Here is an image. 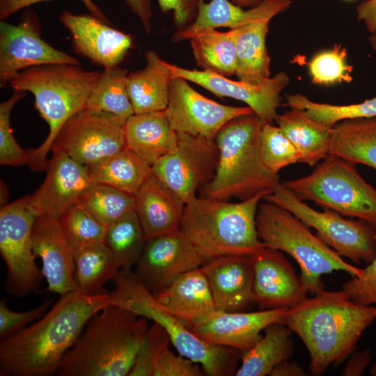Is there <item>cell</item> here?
I'll use <instances>...</instances> for the list:
<instances>
[{
  "label": "cell",
  "mask_w": 376,
  "mask_h": 376,
  "mask_svg": "<svg viewBox=\"0 0 376 376\" xmlns=\"http://www.w3.org/2000/svg\"><path fill=\"white\" fill-rule=\"evenodd\" d=\"M127 148L152 166L175 150L178 133L166 110L133 114L123 125Z\"/></svg>",
  "instance_id": "cell-27"
},
{
  "label": "cell",
  "mask_w": 376,
  "mask_h": 376,
  "mask_svg": "<svg viewBox=\"0 0 376 376\" xmlns=\"http://www.w3.org/2000/svg\"><path fill=\"white\" fill-rule=\"evenodd\" d=\"M170 337L165 329L153 322L148 329L128 376H153L158 359L170 347Z\"/></svg>",
  "instance_id": "cell-44"
},
{
  "label": "cell",
  "mask_w": 376,
  "mask_h": 376,
  "mask_svg": "<svg viewBox=\"0 0 376 376\" xmlns=\"http://www.w3.org/2000/svg\"><path fill=\"white\" fill-rule=\"evenodd\" d=\"M25 95L23 91H15L0 104V164L7 166L26 164V152L16 141L10 124L11 111L16 102Z\"/></svg>",
  "instance_id": "cell-43"
},
{
  "label": "cell",
  "mask_w": 376,
  "mask_h": 376,
  "mask_svg": "<svg viewBox=\"0 0 376 376\" xmlns=\"http://www.w3.org/2000/svg\"><path fill=\"white\" fill-rule=\"evenodd\" d=\"M126 148L123 125L85 107L65 123L51 150L91 166Z\"/></svg>",
  "instance_id": "cell-13"
},
{
  "label": "cell",
  "mask_w": 376,
  "mask_h": 376,
  "mask_svg": "<svg viewBox=\"0 0 376 376\" xmlns=\"http://www.w3.org/2000/svg\"><path fill=\"white\" fill-rule=\"evenodd\" d=\"M262 159L274 173L292 164L300 162L301 155L278 126L264 123L260 134Z\"/></svg>",
  "instance_id": "cell-42"
},
{
  "label": "cell",
  "mask_w": 376,
  "mask_h": 376,
  "mask_svg": "<svg viewBox=\"0 0 376 376\" xmlns=\"http://www.w3.org/2000/svg\"><path fill=\"white\" fill-rule=\"evenodd\" d=\"M189 40L195 61L203 70L227 77L235 75L237 57L231 29L226 32L205 29Z\"/></svg>",
  "instance_id": "cell-36"
},
{
  "label": "cell",
  "mask_w": 376,
  "mask_h": 376,
  "mask_svg": "<svg viewBox=\"0 0 376 376\" xmlns=\"http://www.w3.org/2000/svg\"><path fill=\"white\" fill-rule=\"evenodd\" d=\"M146 242L134 211L107 227L104 243L116 257L120 269L131 270L137 264Z\"/></svg>",
  "instance_id": "cell-37"
},
{
  "label": "cell",
  "mask_w": 376,
  "mask_h": 376,
  "mask_svg": "<svg viewBox=\"0 0 376 376\" xmlns=\"http://www.w3.org/2000/svg\"><path fill=\"white\" fill-rule=\"evenodd\" d=\"M268 26L269 22H256L231 29L239 80L258 85L271 77V58L266 45Z\"/></svg>",
  "instance_id": "cell-30"
},
{
  "label": "cell",
  "mask_w": 376,
  "mask_h": 376,
  "mask_svg": "<svg viewBox=\"0 0 376 376\" xmlns=\"http://www.w3.org/2000/svg\"><path fill=\"white\" fill-rule=\"evenodd\" d=\"M292 0H264L256 7L244 9L230 0H211L199 3L195 20L187 28L177 31L172 36L173 42L190 40L198 32L221 27L230 29L252 23L269 22L273 17L288 10Z\"/></svg>",
  "instance_id": "cell-24"
},
{
  "label": "cell",
  "mask_w": 376,
  "mask_h": 376,
  "mask_svg": "<svg viewBox=\"0 0 376 376\" xmlns=\"http://www.w3.org/2000/svg\"><path fill=\"white\" fill-rule=\"evenodd\" d=\"M154 295L163 309L188 328L217 309L202 267L181 274Z\"/></svg>",
  "instance_id": "cell-25"
},
{
  "label": "cell",
  "mask_w": 376,
  "mask_h": 376,
  "mask_svg": "<svg viewBox=\"0 0 376 376\" xmlns=\"http://www.w3.org/2000/svg\"><path fill=\"white\" fill-rule=\"evenodd\" d=\"M112 281L114 288L109 292L110 304L160 325L178 353L199 363L207 375L227 376L236 373L242 352L209 343L198 337L180 320L163 309L154 294L131 270L120 269Z\"/></svg>",
  "instance_id": "cell-8"
},
{
  "label": "cell",
  "mask_w": 376,
  "mask_h": 376,
  "mask_svg": "<svg viewBox=\"0 0 376 376\" xmlns=\"http://www.w3.org/2000/svg\"><path fill=\"white\" fill-rule=\"evenodd\" d=\"M51 0H0V19L4 20L18 10L41 1ZM81 1L93 15L107 22V19L101 10L92 0H79Z\"/></svg>",
  "instance_id": "cell-49"
},
{
  "label": "cell",
  "mask_w": 376,
  "mask_h": 376,
  "mask_svg": "<svg viewBox=\"0 0 376 376\" xmlns=\"http://www.w3.org/2000/svg\"><path fill=\"white\" fill-rule=\"evenodd\" d=\"M263 200L274 203L301 220L342 257L359 265L370 263L376 255V226L359 219H345L328 209L318 211L298 198L283 183L278 184Z\"/></svg>",
  "instance_id": "cell-10"
},
{
  "label": "cell",
  "mask_w": 376,
  "mask_h": 376,
  "mask_svg": "<svg viewBox=\"0 0 376 376\" xmlns=\"http://www.w3.org/2000/svg\"><path fill=\"white\" fill-rule=\"evenodd\" d=\"M146 65L127 76V92L135 114L166 110L172 75L154 51L145 54Z\"/></svg>",
  "instance_id": "cell-28"
},
{
  "label": "cell",
  "mask_w": 376,
  "mask_h": 376,
  "mask_svg": "<svg viewBox=\"0 0 376 376\" xmlns=\"http://www.w3.org/2000/svg\"><path fill=\"white\" fill-rule=\"evenodd\" d=\"M88 169L94 184L109 185L132 195L152 174V166L127 148Z\"/></svg>",
  "instance_id": "cell-34"
},
{
  "label": "cell",
  "mask_w": 376,
  "mask_h": 376,
  "mask_svg": "<svg viewBox=\"0 0 376 376\" xmlns=\"http://www.w3.org/2000/svg\"><path fill=\"white\" fill-rule=\"evenodd\" d=\"M47 64L79 65V62L42 40L39 26L31 16L16 25L1 20V87L9 84L24 69Z\"/></svg>",
  "instance_id": "cell-15"
},
{
  "label": "cell",
  "mask_w": 376,
  "mask_h": 376,
  "mask_svg": "<svg viewBox=\"0 0 376 376\" xmlns=\"http://www.w3.org/2000/svg\"><path fill=\"white\" fill-rule=\"evenodd\" d=\"M285 359L274 367L270 376H306V373L299 363Z\"/></svg>",
  "instance_id": "cell-53"
},
{
  "label": "cell",
  "mask_w": 376,
  "mask_h": 376,
  "mask_svg": "<svg viewBox=\"0 0 376 376\" xmlns=\"http://www.w3.org/2000/svg\"><path fill=\"white\" fill-rule=\"evenodd\" d=\"M357 19L363 21L367 31L370 33L376 31V0H366L356 8Z\"/></svg>",
  "instance_id": "cell-52"
},
{
  "label": "cell",
  "mask_w": 376,
  "mask_h": 376,
  "mask_svg": "<svg viewBox=\"0 0 376 376\" xmlns=\"http://www.w3.org/2000/svg\"><path fill=\"white\" fill-rule=\"evenodd\" d=\"M342 290L359 304H376V255L361 275L352 276L342 284Z\"/></svg>",
  "instance_id": "cell-46"
},
{
  "label": "cell",
  "mask_w": 376,
  "mask_h": 376,
  "mask_svg": "<svg viewBox=\"0 0 376 376\" xmlns=\"http://www.w3.org/2000/svg\"><path fill=\"white\" fill-rule=\"evenodd\" d=\"M58 220L73 250L105 242L107 227L78 203L72 206Z\"/></svg>",
  "instance_id": "cell-40"
},
{
  "label": "cell",
  "mask_w": 376,
  "mask_h": 376,
  "mask_svg": "<svg viewBox=\"0 0 376 376\" xmlns=\"http://www.w3.org/2000/svg\"><path fill=\"white\" fill-rule=\"evenodd\" d=\"M100 75L79 65L47 64L24 69L10 80L15 91L33 95L36 108L49 128L40 146L26 150V164L33 171L47 169V156L56 137L65 123L85 108Z\"/></svg>",
  "instance_id": "cell-5"
},
{
  "label": "cell",
  "mask_w": 376,
  "mask_h": 376,
  "mask_svg": "<svg viewBox=\"0 0 376 376\" xmlns=\"http://www.w3.org/2000/svg\"><path fill=\"white\" fill-rule=\"evenodd\" d=\"M329 154L376 170V117L347 119L334 125Z\"/></svg>",
  "instance_id": "cell-31"
},
{
  "label": "cell",
  "mask_w": 376,
  "mask_h": 376,
  "mask_svg": "<svg viewBox=\"0 0 376 376\" xmlns=\"http://www.w3.org/2000/svg\"><path fill=\"white\" fill-rule=\"evenodd\" d=\"M127 70L118 65L104 68L88 98L86 108L124 125L134 114L127 88Z\"/></svg>",
  "instance_id": "cell-33"
},
{
  "label": "cell",
  "mask_w": 376,
  "mask_h": 376,
  "mask_svg": "<svg viewBox=\"0 0 376 376\" xmlns=\"http://www.w3.org/2000/svg\"><path fill=\"white\" fill-rule=\"evenodd\" d=\"M202 268L217 310L244 311L255 304L253 267L250 256L217 257L206 262Z\"/></svg>",
  "instance_id": "cell-23"
},
{
  "label": "cell",
  "mask_w": 376,
  "mask_h": 376,
  "mask_svg": "<svg viewBox=\"0 0 376 376\" xmlns=\"http://www.w3.org/2000/svg\"><path fill=\"white\" fill-rule=\"evenodd\" d=\"M264 123L252 113L231 120L219 131L217 165L211 180L199 190L201 197L244 201L267 195L280 183L279 174L262 159L260 134Z\"/></svg>",
  "instance_id": "cell-4"
},
{
  "label": "cell",
  "mask_w": 376,
  "mask_h": 376,
  "mask_svg": "<svg viewBox=\"0 0 376 376\" xmlns=\"http://www.w3.org/2000/svg\"><path fill=\"white\" fill-rule=\"evenodd\" d=\"M353 164L329 154L311 174L283 184L301 201L376 226V189Z\"/></svg>",
  "instance_id": "cell-9"
},
{
  "label": "cell",
  "mask_w": 376,
  "mask_h": 376,
  "mask_svg": "<svg viewBox=\"0 0 376 376\" xmlns=\"http://www.w3.org/2000/svg\"><path fill=\"white\" fill-rule=\"evenodd\" d=\"M376 320V307L353 301L342 290L324 289L286 310L281 321L301 340L312 375L340 366L356 350L363 331Z\"/></svg>",
  "instance_id": "cell-2"
},
{
  "label": "cell",
  "mask_w": 376,
  "mask_h": 376,
  "mask_svg": "<svg viewBox=\"0 0 376 376\" xmlns=\"http://www.w3.org/2000/svg\"><path fill=\"white\" fill-rule=\"evenodd\" d=\"M146 241L180 230L185 203L153 173L134 195Z\"/></svg>",
  "instance_id": "cell-26"
},
{
  "label": "cell",
  "mask_w": 376,
  "mask_h": 376,
  "mask_svg": "<svg viewBox=\"0 0 376 376\" xmlns=\"http://www.w3.org/2000/svg\"><path fill=\"white\" fill-rule=\"evenodd\" d=\"M202 371L198 363L166 349L158 359L153 370V376H201Z\"/></svg>",
  "instance_id": "cell-47"
},
{
  "label": "cell",
  "mask_w": 376,
  "mask_h": 376,
  "mask_svg": "<svg viewBox=\"0 0 376 376\" xmlns=\"http://www.w3.org/2000/svg\"><path fill=\"white\" fill-rule=\"evenodd\" d=\"M286 100L290 109L304 110L311 118L330 127L347 119L376 117V96L347 105L318 103L300 93L288 95Z\"/></svg>",
  "instance_id": "cell-39"
},
{
  "label": "cell",
  "mask_w": 376,
  "mask_h": 376,
  "mask_svg": "<svg viewBox=\"0 0 376 376\" xmlns=\"http://www.w3.org/2000/svg\"><path fill=\"white\" fill-rule=\"evenodd\" d=\"M73 252L76 290L86 295L107 291L104 285L113 279L120 267L105 243L83 246Z\"/></svg>",
  "instance_id": "cell-35"
},
{
  "label": "cell",
  "mask_w": 376,
  "mask_h": 376,
  "mask_svg": "<svg viewBox=\"0 0 376 376\" xmlns=\"http://www.w3.org/2000/svg\"><path fill=\"white\" fill-rule=\"evenodd\" d=\"M59 19L72 36L75 50L104 68L118 65L132 47L130 35L108 26L94 15L63 10Z\"/></svg>",
  "instance_id": "cell-21"
},
{
  "label": "cell",
  "mask_w": 376,
  "mask_h": 376,
  "mask_svg": "<svg viewBox=\"0 0 376 376\" xmlns=\"http://www.w3.org/2000/svg\"><path fill=\"white\" fill-rule=\"evenodd\" d=\"M7 299L0 300V339L8 338L32 324L44 315L52 306L54 298L46 299L40 305L24 312L11 310L6 304Z\"/></svg>",
  "instance_id": "cell-45"
},
{
  "label": "cell",
  "mask_w": 376,
  "mask_h": 376,
  "mask_svg": "<svg viewBox=\"0 0 376 376\" xmlns=\"http://www.w3.org/2000/svg\"><path fill=\"white\" fill-rule=\"evenodd\" d=\"M166 65L172 76L198 84L217 97L242 101L251 107L260 119L269 123L275 120L280 105L281 93L290 81L287 73L280 72L266 81L253 85L212 72L187 69L168 62Z\"/></svg>",
  "instance_id": "cell-16"
},
{
  "label": "cell",
  "mask_w": 376,
  "mask_h": 376,
  "mask_svg": "<svg viewBox=\"0 0 376 376\" xmlns=\"http://www.w3.org/2000/svg\"><path fill=\"white\" fill-rule=\"evenodd\" d=\"M259 194L237 203L196 196L185 205L180 230L207 261L226 255L251 256L264 244L258 237Z\"/></svg>",
  "instance_id": "cell-6"
},
{
  "label": "cell",
  "mask_w": 376,
  "mask_h": 376,
  "mask_svg": "<svg viewBox=\"0 0 376 376\" xmlns=\"http://www.w3.org/2000/svg\"><path fill=\"white\" fill-rule=\"evenodd\" d=\"M215 140L178 133L174 150L152 166V173L185 203L212 178L218 162Z\"/></svg>",
  "instance_id": "cell-12"
},
{
  "label": "cell",
  "mask_w": 376,
  "mask_h": 376,
  "mask_svg": "<svg viewBox=\"0 0 376 376\" xmlns=\"http://www.w3.org/2000/svg\"><path fill=\"white\" fill-rule=\"evenodd\" d=\"M368 40L372 48L376 52V31L374 33L370 34L368 38Z\"/></svg>",
  "instance_id": "cell-55"
},
{
  "label": "cell",
  "mask_w": 376,
  "mask_h": 376,
  "mask_svg": "<svg viewBox=\"0 0 376 376\" xmlns=\"http://www.w3.org/2000/svg\"><path fill=\"white\" fill-rule=\"evenodd\" d=\"M372 354L370 350L354 351L347 359V361L341 371L343 376L361 375L370 362Z\"/></svg>",
  "instance_id": "cell-50"
},
{
  "label": "cell",
  "mask_w": 376,
  "mask_h": 376,
  "mask_svg": "<svg viewBox=\"0 0 376 376\" xmlns=\"http://www.w3.org/2000/svg\"><path fill=\"white\" fill-rule=\"evenodd\" d=\"M347 49L340 44L314 55L308 63L312 84L329 86L350 83L353 67L347 63Z\"/></svg>",
  "instance_id": "cell-41"
},
{
  "label": "cell",
  "mask_w": 376,
  "mask_h": 376,
  "mask_svg": "<svg viewBox=\"0 0 376 376\" xmlns=\"http://www.w3.org/2000/svg\"><path fill=\"white\" fill-rule=\"evenodd\" d=\"M256 229L265 246L288 253L301 269L300 281L313 295L324 289L321 276L342 271L351 276L363 269L345 262L309 227L286 210L267 201L261 203L256 214Z\"/></svg>",
  "instance_id": "cell-7"
},
{
  "label": "cell",
  "mask_w": 376,
  "mask_h": 376,
  "mask_svg": "<svg viewBox=\"0 0 376 376\" xmlns=\"http://www.w3.org/2000/svg\"><path fill=\"white\" fill-rule=\"evenodd\" d=\"M232 3L242 7L251 8L256 7L262 3L264 0H230Z\"/></svg>",
  "instance_id": "cell-54"
},
{
  "label": "cell",
  "mask_w": 376,
  "mask_h": 376,
  "mask_svg": "<svg viewBox=\"0 0 376 376\" xmlns=\"http://www.w3.org/2000/svg\"><path fill=\"white\" fill-rule=\"evenodd\" d=\"M166 112L172 128L215 140L219 131L231 120L254 113L251 107L219 104L202 95L183 78L172 76Z\"/></svg>",
  "instance_id": "cell-14"
},
{
  "label": "cell",
  "mask_w": 376,
  "mask_h": 376,
  "mask_svg": "<svg viewBox=\"0 0 376 376\" xmlns=\"http://www.w3.org/2000/svg\"><path fill=\"white\" fill-rule=\"evenodd\" d=\"M78 204L107 227L135 211L134 195L102 184H93Z\"/></svg>",
  "instance_id": "cell-38"
},
{
  "label": "cell",
  "mask_w": 376,
  "mask_h": 376,
  "mask_svg": "<svg viewBox=\"0 0 376 376\" xmlns=\"http://www.w3.org/2000/svg\"><path fill=\"white\" fill-rule=\"evenodd\" d=\"M33 250L42 260L46 291L60 296L76 290L73 249L66 240L58 219L38 216L32 230Z\"/></svg>",
  "instance_id": "cell-22"
},
{
  "label": "cell",
  "mask_w": 376,
  "mask_h": 376,
  "mask_svg": "<svg viewBox=\"0 0 376 376\" xmlns=\"http://www.w3.org/2000/svg\"><path fill=\"white\" fill-rule=\"evenodd\" d=\"M207 260L180 230L146 242L136 274L155 294L181 274L202 267Z\"/></svg>",
  "instance_id": "cell-17"
},
{
  "label": "cell",
  "mask_w": 376,
  "mask_h": 376,
  "mask_svg": "<svg viewBox=\"0 0 376 376\" xmlns=\"http://www.w3.org/2000/svg\"><path fill=\"white\" fill-rule=\"evenodd\" d=\"M127 5L139 19L146 33L151 29L152 0H125Z\"/></svg>",
  "instance_id": "cell-51"
},
{
  "label": "cell",
  "mask_w": 376,
  "mask_h": 376,
  "mask_svg": "<svg viewBox=\"0 0 376 376\" xmlns=\"http://www.w3.org/2000/svg\"><path fill=\"white\" fill-rule=\"evenodd\" d=\"M250 256L254 303L260 310L289 308L308 297L299 276L281 251L263 246Z\"/></svg>",
  "instance_id": "cell-18"
},
{
  "label": "cell",
  "mask_w": 376,
  "mask_h": 376,
  "mask_svg": "<svg viewBox=\"0 0 376 376\" xmlns=\"http://www.w3.org/2000/svg\"><path fill=\"white\" fill-rule=\"evenodd\" d=\"M370 374L376 376V363H373L370 369Z\"/></svg>",
  "instance_id": "cell-56"
},
{
  "label": "cell",
  "mask_w": 376,
  "mask_h": 376,
  "mask_svg": "<svg viewBox=\"0 0 376 376\" xmlns=\"http://www.w3.org/2000/svg\"><path fill=\"white\" fill-rule=\"evenodd\" d=\"M344 1H354V0H344Z\"/></svg>",
  "instance_id": "cell-57"
},
{
  "label": "cell",
  "mask_w": 376,
  "mask_h": 376,
  "mask_svg": "<svg viewBox=\"0 0 376 376\" xmlns=\"http://www.w3.org/2000/svg\"><path fill=\"white\" fill-rule=\"evenodd\" d=\"M288 308L256 312H228L216 309L189 329L202 340L244 352L253 346L269 324L281 322Z\"/></svg>",
  "instance_id": "cell-20"
},
{
  "label": "cell",
  "mask_w": 376,
  "mask_h": 376,
  "mask_svg": "<svg viewBox=\"0 0 376 376\" xmlns=\"http://www.w3.org/2000/svg\"><path fill=\"white\" fill-rule=\"evenodd\" d=\"M110 304L109 292L86 295L77 290L60 296L42 317L0 342L1 376L56 374L66 352L87 322Z\"/></svg>",
  "instance_id": "cell-1"
},
{
  "label": "cell",
  "mask_w": 376,
  "mask_h": 376,
  "mask_svg": "<svg viewBox=\"0 0 376 376\" xmlns=\"http://www.w3.org/2000/svg\"><path fill=\"white\" fill-rule=\"evenodd\" d=\"M38 217L31 196L1 207L0 253L7 269L5 286L17 297L38 292L45 279L36 265L32 244V230Z\"/></svg>",
  "instance_id": "cell-11"
},
{
  "label": "cell",
  "mask_w": 376,
  "mask_h": 376,
  "mask_svg": "<svg viewBox=\"0 0 376 376\" xmlns=\"http://www.w3.org/2000/svg\"><path fill=\"white\" fill-rule=\"evenodd\" d=\"M275 121L299 152L300 162L313 166L329 155L333 127L311 118L299 109L278 114Z\"/></svg>",
  "instance_id": "cell-29"
},
{
  "label": "cell",
  "mask_w": 376,
  "mask_h": 376,
  "mask_svg": "<svg viewBox=\"0 0 376 376\" xmlns=\"http://www.w3.org/2000/svg\"><path fill=\"white\" fill-rule=\"evenodd\" d=\"M48 162L45 179L39 189L31 195L38 214L59 219L72 206L77 204L94 184L88 166L65 153L52 150Z\"/></svg>",
  "instance_id": "cell-19"
},
{
  "label": "cell",
  "mask_w": 376,
  "mask_h": 376,
  "mask_svg": "<svg viewBox=\"0 0 376 376\" xmlns=\"http://www.w3.org/2000/svg\"><path fill=\"white\" fill-rule=\"evenodd\" d=\"M292 330L281 322L269 324L265 335L250 349L242 354L237 376L269 375L276 366L290 359L294 354Z\"/></svg>",
  "instance_id": "cell-32"
},
{
  "label": "cell",
  "mask_w": 376,
  "mask_h": 376,
  "mask_svg": "<svg viewBox=\"0 0 376 376\" xmlns=\"http://www.w3.org/2000/svg\"><path fill=\"white\" fill-rule=\"evenodd\" d=\"M202 0H157L159 9L166 13H173L177 31H182L196 19L199 3Z\"/></svg>",
  "instance_id": "cell-48"
},
{
  "label": "cell",
  "mask_w": 376,
  "mask_h": 376,
  "mask_svg": "<svg viewBox=\"0 0 376 376\" xmlns=\"http://www.w3.org/2000/svg\"><path fill=\"white\" fill-rule=\"evenodd\" d=\"M148 329L146 318L110 304L87 322L56 375H129Z\"/></svg>",
  "instance_id": "cell-3"
}]
</instances>
